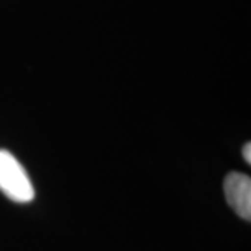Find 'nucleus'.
<instances>
[{"instance_id": "f257e3e1", "label": "nucleus", "mask_w": 251, "mask_h": 251, "mask_svg": "<svg viewBox=\"0 0 251 251\" xmlns=\"http://www.w3.org/2000/svg\"><path fill=\"white\" fill-rule=\"evenodd\" d=\"M0 191L20 204L32 201L35 191L23 165L6 150H0Z\"/></svg>"}, {"instance_id": "f03ea898", "label": "nucleus", "mask_w": 251, "mask_h": 251, "mask_svg": "<svg viewBox=\"0 0 251 251\" xmlns=\"http://www.w3.org/2000/svg\"><path fill=\"white\" fill-rule=\"evenodd\" d=\"M225 196L234 212L243 219L251 218V179L250 176L232 172L225 179Z\"/></svg>"}, {"instance_id": "7ed1b4c3", "label": "nucleus", "mask_w": 251, "mask_h": 251, "mask_svg": "<svg viewBox=\"0 0 251 251\" xmlns=\"http://www.w3.org/2000/svg\"><path fill=\"white\" fill-rule=\"evenodd\" d=\"M243 156H244V159L247 161V163H250L251 162V144L247 143L244 145V148H243Z\"/></svg>"}]
</instances>
